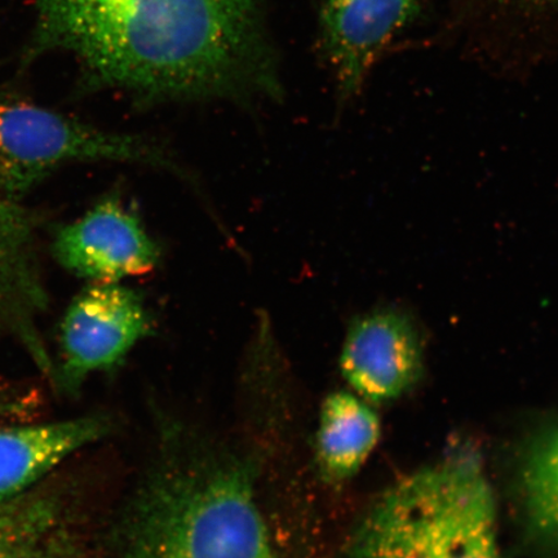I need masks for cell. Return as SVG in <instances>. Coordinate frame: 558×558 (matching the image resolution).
<instances>
[{"mask_svg":"<svg viewBox=\"0 0 558 558\" xmlns=\"http://www.w3.org/2000/svg\"><path fill=\"white\" fill-rule=\"evenodd\" d=\"M33 53L145 101L277 96L263 0H35Z\"/></svg>","mask_w":558,"mask_h":558,"instance_id":"6da1fadb","label":"cell"},{"mask_svg":"<svg viewBox=\"0 0 558 558\" xmlns=\"http://www.w3.org/2000/svg\"><path fill=\"white\" fill-rule=\"evenodd\" d=\"M111 558H278L247 460L197 450L165 457L109 535Z\"/></svg>","mask_w":558,"mask_h":558,"instance_id":"7a4b0ae2","label":"cell"},{"mask_svg":"<svg viewBox=\"0 0 558 558\" xmlns=\"http://www.w3.org/2000/svg\"><path fill=\"white\" fill-rule=\"evenodd\" d=\"M75 162H131L192 181L163 145L114 134L0 89V195L19 201L60 167Z\"/></svg>","mask_w":558,"mask_h":558,"instance_id":"3957f363","label":"cell"},{"mask_svg":"<svg viewBox=\"0 0 558 558\" xmlns=\"http://www.w3.org/2000/svg\"><path fill=\"white\" fill-rule=\"evenodd\" d=\"M153 331L151 314L137 291L120 282H90L62 318L53 381L68 393L78 392L88 376L122 365Z\"/></svg>","mask_w":558,"mask_h":558,"instance_id":"277c9868","label":"cell"},{"mask_svg":"<svg viewBox=\"0 0 558 558\" xmlns=\"http://www.w3.org/2000/svg\"><path fill=\"white\" fill-rule=\"evenodd\" d=\"M340 372L368 403H388L410 392L424 372V344L413 317L381 308L355 318L340 354Z\"/></svg>","mask_w":558,"mask_h":558,"instance_id":"5b68a950","label":"cell"},{"mask_svg":"<svg viewBox=\"0 0 558 558\" xmlns=\"http://www.w3.org/2000/svg\"><path fill=\"white\" fill-rule=\"evenodd\" d=\"M52 253L70 274L102 283L148 274L160 260V248L142 221L113 197L62 227Z\"/></svg>","mask_w":558,"mask_h":558,"instance_id":"8992f818","label":"cell"},{"mask_svg":"<svg viewBox=\"0 0 558 558\" xmlns=\"http://www.w3.org/2000/svg\"><path fill=\"white\" fill-rule=\"evenodd\" d=\"M438 464L389 487L368 509L343 558H438Z\"/></svg>","mask_w":558,"mask_h":558,"instance_id":"52a82bcc","label":"cell"},{"mask_svg":"<svg viewBox=\"0 0 558 558\" xmlns=\"http://www.w3.org/2000/svg\"><path fill=\"white\" fill-rule=\"evenodd\" d=\"M47 306L34 218L19 201L0 195V331L17 338L53 378L54 365L38 327Z\"/></svg>","mask_w":558,"mask_h":558,"instance_id":"ba28073f","label":"cell"},{"mask_svg":"<svg viewBox=\"0 0 558 558\" xmlns=\"http://www.w3.org/2000/svg\"><path fill=\"white\" fill-rule=\"evenodd\" d=\"M422 0H320V24L341 93L354 94Z\"/></svg>","mask_w":558,"mask_h":558,"instance_id":"9c48e42d","label":"cell"},{"mask_svg":"<svg viewBox=\"0 0 558 558\" xmlns=\"http://www.w3.org/2000/svg\"><path fill=\"white\" fill-rule=\"evenodd\" d=\"M438 471V558H504L483 464L465 453L444 460Z\"/></svg>","mask_w":558,"mask_h":558,"instance_id":"30bf717a","label":"cell"},{"mask_svg":"<svg viewBox=\"0 0 558 558\" xmlns=\"http://www.w3.org/2000/svg\"><path fill=\"white\" fill-rule=\"evenodd\" d=\"M104 415L48 423H0V508L110 432Z\"/></svg>","mask_w":558,"mask_h":558,"instance_id":"8fae6325","label":"cell"},{"mask_svg":"<svg viewBox=\"0 0 558 558\" xmlns=\"http://www.w3.org/2000/svg\"><path fill=\"white\" fill-rule=\"evenodd\" d=\"M381 436L378 414L351 392H333L320 407L316 458L327 483L352 478L367 462Z\"/></svg>","mask_w":558,"mask_h":558,"instance_id":"7c38bea8","label":"cell"},{"mask_svg":"<svg viewBox=\"0 0 558 558\" xmlns=\"http://www.w3.org/2000/svg\"><path fill=\"white\" fill-rule=\"evenodd\" d=\"M520 488L530 527L558 549V424L529 446L521 463Z\"/></svg>","mask_w":558,"mask_h":558,"instance_id":"4fadbf2b","label":"cell"},{"mask_svg":"<svg viewBox=\"0 0 558 558\" xmlns=\"http://www.w3.org/2000/svg\"><path fill=\"white\" fill-rule=\"evenodd\" d=\"M51 500H16L0 508V555L16 544L58 525Z\"/></svg>","mask_w":558,"mask_h":558,"instance_id":"5bb4252c","label":"cell"},{"mask_svg":"<svg viewBox=\"0 0 558 558\" xmlns=\"http://www.w3.org/2000/svg\"><path fill=\"white\" fill-rule=\"evenodd\" d=\"M0 558H76L73 544L58 525L7 549Z\"/></svg>","mask_w":558,"mask_h":558,"instance_id":"9a60e30c","label":"cell"},{"mask_svg":"<svg viewBox=\"0 0 558 558\" xmlns=\"http://www.w3.org/2000/svg\"><path fill=\"white\" fill-rule=\"evenodd\" d=\"M32 393L0 380V423L21 421L32 413Z\"/></svg>","mask_w":558,"mask_h":558,"instance_id":"2e32d148","label":"cell"}]
</instances>
